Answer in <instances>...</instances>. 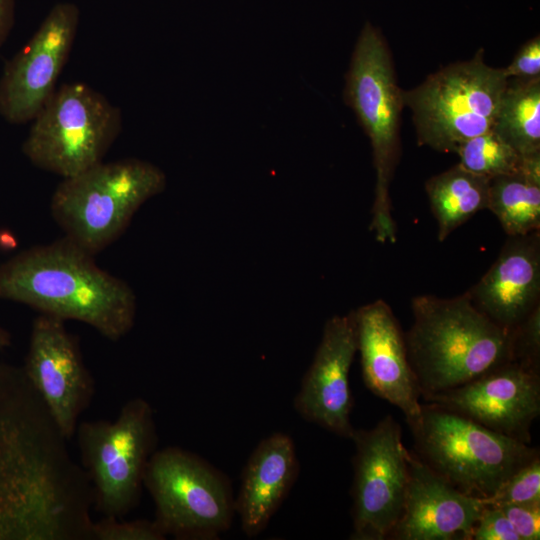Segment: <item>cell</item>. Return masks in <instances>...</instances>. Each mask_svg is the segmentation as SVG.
Instances as JSON below:
<instances>
[{"mask_svg":"<svg viewBox=\"0 0 540 540\" xmlns=\"http://www.w3.org/2000/svg\"><path fill=\"white\" fill-rule=\"evenodd\" d=\"M23 367L0 361V540H70L91 485Z\"/></svg>","mask_w":540,"mask_h":540,"instance_id":"6da1fadb","label":"cell"},{"mask_svg":"<svg viewBox=\"0 0 540 540\" xmlns=\"http://www.w3.org/2000/svg\"><path fill=\"white\" fill-rule=\"evenodd\" d=\"M0 299L75 320L116 342L133 328L137 301L124 280L66 237L26 249L0 264Z\"/></svg>","mask_w":540,"mask_h":540,"instance_id":"7a4b0ae2","label":"cell"},{"mask_svg":"<svg viewBox=\"0 0 540 540\" xmlns=\"http://www.w3.org/2000/svg\"><path fill=\"white\" fill-rule=\"evenodd\" d=\"M411 309L405 341L422 398L510 361V330L478 310L467 292L452 298L417 295Z\"/></svg>","mask_w":540,"mask_h":540,"instance_id":"3957f363","label":"cell"},{"mask_svg":"<svg viewBox=\"0 0 540 540\" xmlns=\"http://www.w3.org/2000/svg\"><path fill=\"white\" fill-rule=\"evenodd\" d=\"M166 186L164 172L136 158L103 161L63 178L50 203L64 237L92 255L113 243L136 211Z\"/></svg>","mask_w":540,"mask_h":540,"instance_id":"277c9868","label":"cell"},{"mask_svg":"<svg viewBox=\"0 0 540 540\" xmlns=\"http://www.w3.org/2000/svg\"><path fill=\"white\" fill-rule=\"evenodd\" d=\"M402 91L384 37L366 23L352 54L344 95L372 146L376 185L370 229L380 243L396 240L389 188L400 157Z\"/></svg>","mask_w":540,"mask_h":540,"instance_id":"5b68a950","label":"cell"},{"mask_svg":"<svg viewBox=\"0 0 540 540\" xmlns=\"http://www.w3.org/2000/svg\"><path fill=\"white\" fill-rule=\"evenodd\" d=\"M415 453L460 491L482 499L492 496L538 449L488 429L462 415L422 404L411 429Z\"/></svg>","mask_w":540,"mask_h":540,"instance_id":"8992f818","label":"cell"},{"mask_svg":"<svg viewBox=\"0 0 540 540\" xmlns=\"http://www.w3.org/2000/svg\"><path fill=\"white\" fill-rule=\"evenodd\" d=\"M508 79L503 68L484 62L481 49L472 59L443 67L402 91L418 145L456 153L467 140L492 130Z\"/></svg>","mask_w":540,"mask_h":540,"instance_id":"52a82bcc","label":"cell"},{"mask_svg":"<svg viewBox=\"0 0 540 540\" xmlns=\"http://www.w3.org/2000/svg\"><path fill=\"white\" fill-rule=\"evenodd\" d=\"M74 436L92 486L93 510L123 518L139 504L145 471L157 450L152 406L142 397L131 398L114 420L81 421Z\"/></svg>","mask_w":540,"mask_h":540,"instance_id":"ba28073f","label":"cell"},{"mask_svg":"<svg viewBox=\"0 0 540 540\" xmlns=\"http://www.w3.org/2000/svg\"><path fill=\"white\" fill-rule=\"evenodd\" d=\"M22 152L36 167L68 178L102 161L122 127L119 108L85 83H65L32 120Z\"/></svg>","mask_w":540,"mask_h":540,"instance_id":"9c48e42d","label":"cell"},{"mask_svg":"<svg viewBox=\"0 0 540 540\" xmlns=\"http://www.w3.org/2000/svg\"><path fill=\"white\" fill-rule=\"evenodd\" d=\"M144 488L154 502V520L166 536L214 540L231 526L235 500L228 480L190 451L174 446L156 450Z\"/></svg>","mask_w":540,"mask_h":540,"instance_id":"30bf717a","label":"cell"},{"mask_svg":"<svg viewBox=\"0 0 540 540\" xmlns=\"http://www.w3.org/2000/svg\"><path fill=\"white\" fill-rule=\"evenodd\" d=\"M353 540H384L398 522L408 485L407 449L390 415L371 429H354Z\"/></svg>","mask_w":540,"mask_h":540,"instance_id":"8fae6325","label":"cell"},{"mask_svg":"<svg viewBox=\"0 0 540 540\" xmlns=\"http://www.w3.org/2000/svg\"><path fill=\"white\" fill-rule=\"evenodd\" d=\"M23 370L63 435L70 441L79 418L90 406L95 380L78 339L65 321L39 314L32 323Z\"/></svg>","mask_w":540,"mask_h":540,"instance_id":"7c38bea8","label":"cell"},{"mask_svg":"<svg viewBox=\"0 0 540 540\" xmlns=\"http://www.w3.org/2000/svg\"><path fill=\"white\" fill-rule=\"evenodd\" d=\"M78 22L74 4H56L30 40L5 64L0 78V116L7 122L32 121L51 98Z\"/></svg>","mask_w":540,"mask_h":540,"instance_id":"4fadbf2b","label":"cell"},{"mask_svg":"<svg viewBox=\"0 0 540 540\" xmlns=\"http://www.w3.org/2000/svg\"><path fill=\"white\" fill-rule=\"evenodd\" d=\"M423 399L530 444V429L540 413V374L509 361L465 384Z\"/></svg>","mask_w":540,"mask_h":540,"instance_id":"5bb4252c","label":"cell"},{"mask_svg":"<svg viewBox=\"0 0 540 540\" xmlns=\"http://www.w3.org/2000/svg\"><path fill=\"white\" fill-rule=\"evenodd\" d=\"M357 351L365 386L396 406L411 429L421 418V390L408 359L405 334L382 299L354 310Z\"/></svg>","mask_w":540,"mask_h":540,"instance_id":"9a60e30c","label":"cell"},{"mask_svg":"<svg viewBox=\"0 0 540 540\" xmlns=\"http://www.w3.org/2000/svg\"><path fill=\"white\" fill-rule=\"evenodd\" d=\"M356 352L354 310L328 319L294 398V408L302 418L347 439L355 429L350 421L349 372Z\"/></svg>","mask_w":540,"mask_h":540,"instance_id":"2e32d148","label":"cell"},{"mask_svg":"<svg viewBox=\"0 0 540 540\" xmlns=\"http://www.w3.org/2000/svg\"><path fill=\"white\" fill-rule=\"evenodd\" d=\"M408 485L402 514L388 539L471 540L485 503L468 495L407 451Z\"/></svg>","mask_w":540,"mask_h":540,"instance_id":"e0dca14e","label":"cell"},{"mask_svg":"<svg viewBox=\"0 0 540 540\" xmlns=\"http://www.w3.org/2000/svg\"><path fill=\"white\" fill-rule=\"evenodd\" d=\"M475 307L511 330L540 305V230L508 236L497 259L466 291Z\"/></svg>","mask_w":540,"mask_h":540,"instance_id":"ac0fdd59","label":"cell"},{"mask_svg":"<svg viewBox=\"0 0 540 540\" xmlns=\"http://www.w3.org/2000/svg\"><path fill=\"white\" fill-rule=\"evenodd\" d=\"M297 474L298 459L290 436L276 432L258 443L244 466L235 500V513L248 537L265 529Z\"/></svg>","mask_w":540,"mask_h":540,"instance_id":"d6986e66","label":"cell"},{"mask_svg":"<svg viewBox=\"0 0 540 540\" xmlns=\"http://www.w3.org/2000/svg\"><path fill=\"white\" fill-rule=\"evenodd\" d=\"M489 181L459 163L426 181L425 190L437 221L440 242L477 212L488 208Z\"/></svg>","mask_w":540,"mask_h":540,"instance_id":"ffe728a7","label":"cell"},{"mask_svg":"<svg viewBox=\"0 0 540 540\" xmlns=\"http://www.w3.org/2000/svg\"><path fill=\"white\" fill-rule=\"evenodd\" d=\"M495 131L521 156L540 153V78H509Z\"/></svg>","mask_w":540,"mask_h":540,"instance_id":"44dd1931","label":"cell"},{"mask_svg":"<svg viewBox=\"0 0 540 540\" xmlns=\"http://www.w3.org/2000/svg\"><path fill=\"white\" fill-rule=\"evenodd\" d=\"M487 209L508 236L540 230V177L519 170L491 178Z\"/></svg>","mask_w":540,"mask_h":540,"instance_id":"7402d4cb","label":"cell"},{"mask_svg":"<svg viewBox=\"0 0 540 540\" xmlns=\"http://www.w3.org/2000/svg\"><path fill=\"white\" fill-rule=\"evenodd\" d=\"M456 153L463 168L489 179L518 172L523 158L493 130L467 140Z\"/></svg>","mask_w":540,"mask_h":540,"instance_id":"603a6c76","label":"cell"},{"mask_svg":"<svg viewBox=\"0 0 540 540\" xmlns=\"http://www.w3.org/2000/svg\"><path fill=\"white\" fill-rule=\"evenodd\" d=\"M483 501L485 505L493 507L540 502L539 454L515 471L492 496Z\"/></svg>","mask_w":540,"mask_h":540,"instance_id":"cb8c5ba5","label":"cell"},{"mask_svg":"<svg viewBox=\"0 0 540 540\" xmlns=\"http://www.w3.org/2000/svg\"><path fill=\"white\" fill-rule=\"evenodd\" d=\"M510 361L540 374V305L510 330Z\"/></svg>","mask_w":540,"mask_h":540,"instance_id":"d4e9b609","label":"cell"},{"mask_svg":"<svg viewBox=\"0 0 540 540\" xmlns=\"http://www.w3.org/2000/svg\"><path fill=\"white\" fill-rule=\"evenodd\" d=\"M167 536L153 520L103 517L93 521L90 540H163Z\"/></svg>","mask_w":540,"mask_h":540,"instance_id":"484cf974","label":"cell"},{"mask_svg":"<svg viewBox=\"0 0 540 540\" xmlns=\"http://www.w3.org/2000/svg\"><path fill=\"white\" fill-rule=\"evenodd\" d=\"M473 540H520L513 526L498 507L485 505L474 526Z\"/></svg>","mask_w":540,"mask_h":540,"instance_id":"4316f807","label":"cell"},{"mask_svg":"<svg viewBox=\"0 0 540 540\" xmlns=\"http://www.w3.org/2000/svg\"><path fill=\"white\" fill-rule=\"evenodd\" d=\"M507 517L520 540L540 538V502L498 507Z\"/></svg>","mask_w":540,"mask_h":540,"instance_id":"83f0119b","label":"cell"},{"mask_svg":"<svg viewBox=\"0 0 540 540\" xmlns=\"http://www.w3.org/2000/svg\"><path fill=\"white\" fill-rule=\"evenodd\" d=\"M503 69L508 78H540V37L537 35L527 41Z\"/></svg>","mask_w":540,"mask_h":540,"instance_id":"f1b7e54d","label":"cell"},{"mask_svg":"<svg viewBox=\"0 0 540 540\" xmlns=\"http://www.w3.org/2000/svg\"><path fill=\"white\" fill-rule=\"evenodd\" d=\"M14 22V0H0V48L5 43Z\"/></svg>","mask_w":540,"mask_h":540,"instance_id":"f546056e","label":"cell"},{"mask_svg":"<svg viewBox=\"0 0 540 540\" xmlns=\"http://www.w3.org/2000/svg\"><path fill=\"white\" fill-rule=\"evenodd\" d=\"M12 344V335L0 325V350H3Z\"/></svg>","mask_w":540,"mask_h":540,"instance_id":"4dcf8cb0","label":"cell"}]
</instances>
